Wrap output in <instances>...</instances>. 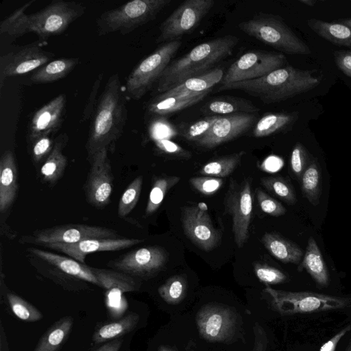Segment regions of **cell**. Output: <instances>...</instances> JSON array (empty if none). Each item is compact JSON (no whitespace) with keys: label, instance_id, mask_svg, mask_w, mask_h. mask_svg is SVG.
Masks as SVG:
<instances>
[{"label":"cell","instance_id":"cell-1","mask_svg":"<svg viewBox=\"0 0 351 351\" xmlns=\"http://www.w3.org/2000/svg\"><path fill=\"white\" fill-rule=\"evenodd\" d=\"M125 90L117 73L107 80L91 117L86 144L89 160L122 135L127 121Z\"/></svg>","mask_w":351,"mask_h":351},{"label":"cell","instance_id":"cell-2","mask_svg":"<svg viewBox=\"0 0 351 351\" xmlns=\"http://www.w3.org/2000/svg\"><path fill=\"white\" fill-rule=\"evenodd\" d=\"M317 70L286 65L258 79L221 85L218 91L237 90L258 98L263 104L280 102L309 91L320 84Z\"/></svg>","mask_w":351,"mask_h":351},{"label":"cell","instance_id":"cell-3","mask_svg":"<svg viewBox=\"0 0 351 351\" xmlns=\"http://www.w3.org/2000/svg\"><path fill=\"white\" fill-rule=\"evenodd\" d=\"M238 42L237 36L226 35L197 45L169 63L157 82L154 93H163L189 78L213 69L215 65L232 53Z\"/></svg>","mask_w":351,"mask_h":351},{"label":"cell","instance_id":"cell-4","mask_svg":"<svg viewBox=\"0 0 351 351\" xmlns=\"http://www.w3.org/2000/svg\"><path fill=\"white\" fill-rule=\"evenodd\" d=\"M238 27L247 35L280 53L308 55L312 52L308 45L278 15L259 12L251 19L241 22Z\"/></svg>","mask_w":351,"mask_h":351},{"label":"cell","instance_id":"cell-5","mask_svg":"<svg viewBox=\"0 0 351 351\" xmlns=\"http://www.w3.org/2000/svg\"><path fill=\"white\" fill-rule=\"evenodd\" d=\"M171 0H134L103 12L97 19L99 36L113 32L128 34L155 19Z\"/></svg>","mask_w":351,"mask_h":351},{"label":"cell","instance_id":"cell-6","mask_svg":"<svg viewBox=\"0 0 351 351\" xmlns=\"http://www.w3.org/2000/svg\"><path fill=\"white\" fill-rule=\"evenodd\" d=\"M182 45L180 40L162 44L132 69L125 81V93L138 100L158 81Z\"/></svg>","mask_w":351,"mask_h":351},{"label":"cell","instance_id":"cell-7","mask_svg":"<svg viewBox=\"0 0 351 351\" xmlns=\"http://www.w3.org/2000/svg\"><path fill=\"white\" fill-rule=\"evenodd\" d=\"M264 291L271 299L274 308L282 315L316 313L348 306L351 299L313 292H292L266 286Z\"/></svg>","mask_w":351,"mask_h":351},{"label":"cell","instance_id":"cell-8","mask_svg":"<svg viewBox=\"0 0 351 351\" xmlns=\"http://www.w3.org/2000/svg\"><path fill=\"white\" fill-rule=\"evenodd\" d=\"M85 10L82 3L53 0L40 11L29 14V32L46 42L49 38L62 34Z\"/></svg>","mask_w":351,"mask_h":351},{"label":"cell","instance_id":"cell-9","mask_svg":"<svg viewBox=\"0 0 351 351\" xmlns=\"http://www.w3.org/2000/svg\"><path fill=\"white\" fill-rule=\"evenodd\" d=\"M252 203L251 180L245 178L239 182L231 180L224 197V208L232 217L234 240L239 248L243 247L249 237Z\"/></svg>","mask_w":351,"mask_h":351},{"label":"cell","instance_id":"cell-10","mask_svg":"<svg viewBox=\"0 0 351 351\" xmlns=\"http://www.w3.org/2000/svg\"><path fill=\"white\" fill-rule=\"evenodd\" d=\"M287 62L286 56L280 52L250 51L243 53L230 66L221 84L258 79L286 66Z\"/></svg>","mask_w":351,"mask_h":351},{"label":"cell","instance_id":"cell-11","mask_svg":"<svg viewBox=\"0 0 351 351\" xmlns=\"http://www.w3.org/2000/svg\"><path fill=\"white\" fill-rule=\"evenodd\" d=\"M213 0H187L182 2L160 25L157 43L180 39L192 32L213 7Z\"/></svg>","mask_w":351,"mask_h":351},{"label":"cell","instance_id":"cell-12","mask_svg":"<svg viewBox=\"0 0 351 351\" xmlns=\"http://www.w3.org/2000/svg\"><path fill=\"white\" fill-rule=\"evenodd\" d=\"M117 232L110 228L84 224H66L38 230L21 238L23 242L46 245L74 244L91 239H117Z\"/></svg>","mask_w":351,"mask_h":351},{"label":"cell","instance_id":"cell-13","mask_svg":"<svg viewBox=\"0 0 351 351\" xmlns=\"http://www.w3.org/2000/svg\"><path fill=\"white\" fill-rule=\"evenodd\" d=\"M47 42L37 40L16 47L0 57V88L8 77L35 71L51 61L55 54L43 49Z\"/></svg>","mask_w":351,"mask_h":351},{"label":"cell","instance_id":"cell-14","mask_svg":"<svg viewBox=\"0 0 351 351\" xmlns=\"http://www.w3.org/2000/svg\"><path fill=\"white\" fill-rule=\"evenodd\" d=\"M200 336L210 342H225L234 334L238 317L230 307L209 304L202 306L196 315Z\"/></svg>","mask_w":351,"mask_h":351},{"label":"cell","instance_id":"cell-15","mask_svg":"<svg viewBox=\"0 0 351 351\" xmlns=\"http://www.w3.org/2000/svg\"><path fill=\"white\" fill-rule=\"evenodd\" d=\"M90 162V169L85 184L86 199L92 206L101 208L109 204L113 185L108 149L96 153Z\"/></svg>","mask_w":351,"mask_h":351},{"label":"cell","instance_id":"cell-16","mask_svg":"<svg viewBox=\"0 0 351 351\" xmlns=\"http://www.w3.org/2000/svg\"><path fill=\"white\" fill-rule=\"evenodd\" d=\"M258 115L241 112L219 116L208 133L195 143L200 147L210 149L235 139L254 127L258 119Z\"/></svg>","mask_w":351,"mask_h":351},{"label":"cell","instance_id":"cell-17","mask_svg":"<svg viewBox=\"0 0 351 351\" xmlns=\"http://www.w3.org/2000/svg\"><path fill=\"white\" fill-rule=\"evenodd\" d=\"M168 261L166 250L148 246L131 251L115 260L112 266L132 276L147 278L160 271Z\"/></svg>","mask_w":351,"mask_h":351},{"label":"cell","instance_id":"cell-18","mask_svg":"<svg viewBox=\"0 0 351 351\" xmlns=\"http://www.w3.org/2000/svg\"><path fill=\"white\" fill-rule=\"evenodd\" d=\"M181 221L186 236L199 249L208 252L219 244L220 234L208 213L198 206L181 208Z\"/></svg>","mask_w":351,"mask_h":351},{"label":"cell","instance_id":"cell-19","mask_svg":"<svg viewBox=\"0 0 351 351\" xmlns=\"http://www.w3.org/2000/svg\"><path fill=\"white\" fill-rule=\"evenodd\" d=\"M66 99L60 94L36 110L27 127L29 141L43 135H52L61 128L64 119Z\"/></svg>","mask_w":351,"mask_h":351},{"label":"cell","instance_id":"cell-20","mask_svg":"<svg viewBox=\"0 0 351 351\" xmlns=\"http://www.w3.org/2000/svg\"><path fill=\"white\" fill-rule=\"evenodd\" d=\"M144 241L134 238L91 239L74 244H49L47 247L68 255L80 263H84L86 256L97 252L118 251Z\"/></svg>","mask_w":351,"mask_h":351},{"label":"cell","instance_id":"cell-21","mask_svg":"<svg viewBox=\"0 0 351 351\" xmlns=\"http://www.w3.org/2000/svg\"><path fill=\"white\" fill-rule=\"evenodd\" d=\"M30 255L40 263L49 266L51 269L74 278L86 281L100 287L99 282L93 274L91 267L77 261L38 248H28Z\"/></svg>","mask_w":351,"mask_h":351},{"label":"cell","instance_id":"cell-22","mask_svg":"<svg viewBox=\"0 0 351 351\" xmlns=\"http://www.w3.org/2000/svg\"><path fill=\"white\" fill-rule=\"evenodd\" d=\"M18 191V173L14 156L7 150L0 160V212L5 213L13 204Z\"/></svg>","mask_w":351,"mask_h":351},{"label":"cell","instance_id":"cell-23","mask_svg":"<svg viewBox=\"0 0 351 351\" xmlns=\"http://www.w3.org/2000/svg\"><path fill=\"white\" fill-rule=\"evenodd\" d=\"M224 75L220 68L206 72L202 75L189 78L180 85L156 97L166 98L169 97H184L190 95H197L212 89L216 84L221 83Z\"/></svg>","mask_w":351,"mask_h":351},{"label":"cell","instance_id":"cell-24","mask_svg":"<svg viewBox=\"0 0 351 351\" xmlns=\"http://www.w3.org/2000/svg\"><path fill=\"white\" fill-rule=\"evenodd\" d=\"M212 89L197 95L159 98L155 96L147 104V113L155 119L164 118L199 103Z\"/></svg>","mask_w":351,"mask_h":351},{"label":"cell","instance_id":"cell-25","mask_svg":"<svg viewBox=\"0 0 351 351\" xmlns=\"http://www.w3.org/2000/svg\"><path fill=\"white\" fill-rule=\"evenodd\" d=\"M202 111L205 116H223L241 112L256 113L260 111V108L244 98L221 96L207 102Z\"/></svg>","mask_w":351,"mask_h":351},{"label":"cell","instance_id":"cell-26","mask_svg":"<svg viewBox=\"0 0 351 351\" xmlns=\"http://www.w3.org/2000/svg\"><path fill=\"white\" fill-rule=\"evenodd\" d=\"M267 251L284 263L299 264L304 256L297 244L274 232H265L261 239Z\"/></svg>","mask_w":351,"mask_h":351},{"label":"cell","instance_id":"cell-27","mask_svg":"<svg viewBox=\"0 0 351 351\" xmlns=\"http://www.w3.org/2000/svg\"><path fill=\"white\" fill-rule=\"evenodd\" d=\"M69 140L66 133L60 134L55 139L54 146L49 156L40 167V175L43 180L54 184L62 176L67 165V158L63 149Z\"/></svg>","mask_w":351,"mask_h":351},{"label":"cell","instance_id":"cell-28","mask_svg":"<svg viewBox=\"0 0 351 351\" xmlns=\"http://www.w3.org/2000/svg\"><path fill=\"white\" fill-rule=\"evenodd\" d=\"M305 269L322 287H326L329 283V274L322 254L314 238L311 237L307 243L306 252L302 257L298 270Z\"/></svg>","mask_w":351,"mask_h":351},{"label":"cell","instance_id":"cell-29","mask_svg":"<svg viewBox=\"0 0 351 351\" xmlns=\"http://www.w3.org/2000/svg\"><path fill=\"white\" fill-rule=\"evenodd\" d=\"M297 112H268L264 114L254 124L252 135L263 138L287 131L294 124Z\"/></svg>","mask_w":351,"mask_h":351},{"label":"cell","instance_id":"cell-30","mask_svg":"<svg viewBox=\"0 0 351 351\" xmlns=\"http://www.w3.org/2000/svg\"><path fill=\"white\" fill-rule=\"evenodd\" d=\"M80 62L77 58H62L51 60L36 69L30 76L33 84L56 82L68 75Z\"/></svg>","mask_w":351,"mask_h":351},{"label":"cell","instance_id":"cell-31","mask_svg":"<svg viewBox=\"0 0 351 351\" xmlns=\"http://www.w3.org/2000/svg\"><path fill=\"white\" fill-rule=\"evenodd\" d=\"M309 28L324 39L336 45L351 48V28L341 23H332L310 19Z\"/></svg>","mask_w":351,"mask_h":351},{"label":"cell","instance_id":"cell-32","mask_svg":"<svg viewBox=\"0 0 351 351\" xmlns=\"http://www.w3.org/2000/svg\"><path fill=\"white\" fill-rule=\"evenodd\" d=\"M73 324L71 316L58 319L42 336L34 351H58L67 339Z\"/></svg>","mask_w":351,"mask_h":351},{"label":"cell","instance_id":"cell-33","mask_svg":"<svg viewBox=\"0 0 351 351\" xmlns=\"http://www.w3.org/2000/svg\"><path fill=\"white\" fill-rule=\"evenodd\" d=\"M91 268L99 282L100 287L106 291L116 290L123 293L136 291L140 287L138 281L125 273L110 269Z\"/></svg>","mask_w":351,"mask_h":351},{"label":"cell","instance_id":"cell-34","mask_svg":"<svg viewBox=\"0 0 351 351\" xmlns=\"http://www.w3.org/2000/svg\"><path fill=\"white\" fill-rule=\"evenodd\" d=\"M34 2L31 0L14 11L0 23V35L10 41L29 33V15L25 10Z\"/></svg>","mask_w":351,"mask_h":351},{"label":"cell","instance_id":"cell-35","mask_svg":"<svg viewBox=\"0 0 351 351\" xmlns=\"http://www.w3.org/2000/svg\"><path fill=\"white\" fill-rule=\"evenodd\" d=\"M138 321L139 315L137 313H129L117 321L99 327L94 332L93 340L95 343H100L118 339L131 332L138 324Z\"/></svg>","mask_w":351,"mask_h":351},{"label":"cell","instance_id":"cell-36","mask_svg":"<svg viewBox=\"0 0 351 351\" xmlns=\"http://www.w3.org/2000/svg\"><path fill=\"white\" fill-rule=\"evenodd\" d=\"M245 154L244 151H240L210 160L202 166L199 173L219 178L227 177L237 167Z\"/></svg>","mask_w":351,"mask_h":351},{"label":"cell","instance_id":"cell-37","mask_svg":"<svg viewBox=\"0 0 351 351\" xmlns=\"http://www.w3.org/2000/svg\"><path fill=\"white\" fill-rule=\"evenodd\" d=\"M300 180L304 197L311 204L317 206L321 195V170L319 164L315 160L311 161Z\"/></svg>","mask_w":351,"mask_h":351},{"label":"cell","instance_id":"cell-38","mask_svg":"<svg viewBox=\"0 0 351 351\" xmlns=\"http://www.w3.org/2000/svg\"><path fill=\"white\" fill-rule=\"evenodd\" d=\"M180 180L175 176H165L154 179L145 208V213L149 215L155 213L160 206L167 193Z\"/></svg>","mask_w":351,"mask_h":351},{"label":"cell","instance_id":"cell-39","mask_svg":"<svg viewBox=\"0 0 351 351\" xmlns=\"http://www.w3.org/2000/svg\"><path fill=\"white\" fill-rule=\"evenodd\" d=\"M187 289L186 278L181 275L170 277L158 289L161 298L167 304H178L185 298Z\"/></svg>","mask_w":351,"mask_h":351},{"label":"cell","instance_id":"cell-40","mask_svg":"<svg viewBox=\"0 0 351 351\" xmlns=\"http://www.w3.org/2000/svg\"><path fill=\"white\" fill-rule=\"evenodd\" d=\"M262 185L271 193L289 204H294L296 196L291 183L280 176L263 177Z\"/></svg>","mask_w":351,"mask_h":351},{"label":"cell","instance_id":"cell-41","mask_svg":"<svg viewBox=\"0 0 351 351\" xmlns=\"http://www.w3.org/2000/svg\"><path fill=\"white\" fill-rule=\"evenodd\" d=\"M219 116H205L190 124H182L177 128L178 133L189 141L196 142L204 136Z\"/></svg>","mask_w":351,"mask_h":351},{"label":"cell","instance_id":"cell-42","mask_svg":"<svg viewBox=\"0 0 351 351\" xmlns=\"http://www.w3.org/2000/svg\"><path fill=\"white\" fill-rule=\"evenodd\" d=\"M7 299L13 313L20 319L34 322L43 318L38 309L19 295L9 293Z\"/></svg>","mask_w":351,"mask_h":351},{"label":"cell","instance_id":"cell-43","mask_svg":"<svg viewBox=\"0 0 351 351\" xmlns=\"http://www.w3.org/2000/svg\"><path fill=\"white\" fill-rule=\"evenodd\" d=\"M143 176L136 177L122 194L118 206V215L126 217L136 206L141 192Z\"/></svg>","mask_w":351,"mask_h":351},{"label":"cell","instance_id":"cell-44","mask_svg":"<svg viewBox=\"0 0 351 351\" xmlns=\"http://www.w3.org/2000/svg\"><path fill=\"white\" fill-rule=\"evenodd\" d=\"M31 144V154L33 160L39 163L45 160L51 154L55 140H53L51 135H40L32 141H29Z\"/></svg>","mask_w":351,"mask_h":351},{"label":"cell","instance_id":"cell-45","mask_svg":"<svg viewBox=\"0 0 351 351\" xmlns=\"http://www.w3.org/2000/svg\"><path fill=\"white\" fill-rule=\"evenodd\" d=\"M254 271L259 281L266 285L282 283L287 279L282 271L267 264L256 263Z\"/></svg>","mask_w":351,"mask_h":351},{"label":"cell","instance_id":"cell-46","mask_svg":"<svg viewBox=\"0 0 351 351\" xmlns=\"http://www.w3.org/2000/svg\"><path fill=\"white\" fill-rule=\"evenodd\" d=\"M191 185L204 195L215 194L223 186L221 178L213 176L193 177L189 179Z\"/></svg>","mask_w":351,"mask_h":351},{"label":"cell","instance_id":"cell-47","mask_svg":"<svg viewBox=\"0 0 351 351\" xmlns=\"http://www.w3.org/2000/svg\"><path fill=\"white\" fill-rule=\"evenodd\" d=\"M256 195L261 210L273 217H279L286 213V208L278 200L269 196L260 189H256Z\"/></svg>","mask_w":351,"mask_h":351},{"label":"cell","instance_id":"cell-48","mask_svg":"<svg viewBox=\"0 0 351 351\" xmlns=\"http://www.w3.org/2000/svg\"><path fill=\"white\" fill-rule=\"evenodd\" d=\"M308 164L306 150L301 143H296L291 152L290 166L293 173L298 179L301 178Z\"/></svg>","mask_w":351,"mask_h":351},{"label":"cell","instance_id":"cell-49","mask_svg":"<svg viewBox=\"0 0 351 351\" xmlns=\"http://www.w3.org/2000/svg\"><path fill=\"white\" fill-rule=\"evenodd\" d=\"M103 76L104 73H99L93 84L92 88L82 114V118L80 119L81 122H86L87 120L91 119V117L99 100L97 99L98 93L100 88Z\"/></svg>","mask_w":351,"mask_h":351},{"label":"cell","instance_id":"cell-50","mask_svg":"<svg viewBox=\"0 0 351 351\" xmlns=\"http://www.w3.org/2000/svg\"><path fill=\"white\" fill-rule=\"evenodd\" d=\"M156 148L162 153L179 158H189L191 152L169 139L154 141Z\"/></svg>","mask_w":351,"mask_h":351},{"label":"cell","instance_id":"cell-51","mask_svg":"<svg viewBox=\"0 0 351 351\" xmlns=\"http://www.w3.org/2000/svg\"><path fill=\"white\" fill-rule=\"evenodd\" d=\"M335 63L341 72L351 77V51H338L334 53Z\"/></svg>","mask_w":351,"mask_h":351},{"label":"cell","instance_id":"cell-52","mask_svg":"<svg viewBox=\"0 0 351 351\" xmlns=\"http://www.w3.org/2000/svg\"><path fill=\"white\" fill-rule=\"evenodd\" d=\"M254 343L251 351H265L267 346V335L263 328L258 324L254 327Z\"/></svg>","mask_w":351,"mask_h":351},{"label":"cell","instance_id":"cell-53","mask_svg":"<svg viewBox=\"0 0 351 351\" xmlns=\"http://www.w3.org/2000/svg\"><path fill=\"white\" fill-rule=\"evenodd\" d=\"M350 330H351L350 324L346 326L324 343L320 348L319 351H335L338 343Z\"/></svg>","mask_w":351,"mask_h":351},{"label":"cell","instance_id":"cell-54","mask_svg":"<svg viewBox=\"0 0 351 351\" xmlns=\"http://www.w3.org/2000/svg\"><path fill=\"white\" fill-rule=\"evenodd\" d=\"M123 343V339H116L108 341L95 351H119Z\"/></svg>","mask_w":351,"mask_h":351},{"label":"cell","instance_id":"cell-55","mask_svg":"<svg viewBox=\"0 0 351 351\" xmlns=\"http://www.w3.org/2000/svg\"><path fill=\"white\" fill-rule=\"evenodd\" d=\"M299 1L308 6H313L317 2L315 0H299Z\"/></svg>","mask_w":351,"mask_h":351},{"label":"cell","instance_id":"cell-56","mask_svg":"<svg viewBox=\"0 0 351 351\" xmlns=\"http://www.w3.org/2000/svg\"><path fill=\"white\" fill-rule=\"evenodd\" d=\"M341 23L351 28V19H343Z\"/></svg>","mask_w":351,"mask_h":351},{"label":"cell","instance_id":"cell-57","mask_svg":"<svg viewBox=\"0 0 351 351\" xmlns=\"http://www.w3.org/2000/svg\"><path fill=\"white\" fill-rule=\"evenodd\" d=\"M158 351H175L168 347H166V346H161L159 349H158Z\"/></svg>","mask_w":351,"mask_h":351},{"label":"cell","instance_id":"cell-58","mask_svg":"<svg viewBox=\"0 0 351 351\" xmlns=\"http://www.w3.org/2000/svg\"><path fill=\"white\" fill-rule=\"evenodd\" d=\"M348 351H351V344H350V346H349Z\"/></svg>","mask_w":351,"mask_h":351}]
</instances>
